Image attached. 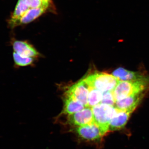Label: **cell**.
<instances>
[{
    "mask_svg": "<svg viewBox=\"0 0 149 149\" xmlns=\"http://www.w3.org/2000/svg\"><path fill=\"white\" fill-rule=\"evenodd\" d=\"M149 86V78L144 80L133 81L119 80L113 91L116 102L128 96L144 92Z\"/></svg>",
    "mask_w": 149,
    "mask_h": 149,
    "instance_id": "obj_1",
    "label": "cell"
},
{
    "mask_svg": "<svg viewBox=\"0 0 149 149\" xmlns=\"http://www.w3.org/2000/svg\"><path fill=\"white\" fill-rule=\"evenodd\" d=\"M90 87L103 93L114 91L119 80L112 74L104 72H97L85 78Z\"/></svg>",
    "mask_w": 149,
    "mask_h": 149,
    "instance_id": "obj_2",
    "label": "cell"
},
{
    "mask_svg": "<svg viewBox=\"0 0 149 149\" xmlns=\"http://www.w3.org/2000/svg\"><path fill=\"white\" fill-rule=\"evenodd\" d=\"M94 120L105 134L109 129L112 118L116 114L118 109L114 106L100 103L92 108Z\"/></svg>",
    "mask_w": 149,
    "mask_h": 149,
    "instance_id": "obj_3",
    "label": "cell"
},
{
    "mask_svg": "<svg viewBox=\"0 0 149 149\" xmlns=\"http://www.w3.org/2000/svg\"><path fill=\"white\" fill-rule=\"evenodd\" d=\"M90 88L85 79H83L70 87L65 93V95L71 97L87 107Z\"/></svg>",
    "mask_w": 149,
    "mask_h": 149,
    "instance_id": "obj_4",
    "label": "cell"
},
{
    "mask_svg": "<svg viewBox=\"0 0 149 149\" xmlns=\"http://www.w3.org/2000/svg\"><path fill=\"white\" fill-rule=\"evenodd\" d=\"M74 131L80 139L88 141L98 140L105 134L95 122L77 127L74 129Z\"/></svg>",
    "mask_w": 149,
    "mask_h": 149,
    "instance_id": "obj_5",
    "label": "cell"
},
{
    "mask_svg": "<svg viewBox=\"0 0 149 149\" xmlns=\"http://www.w3.org/2000/svg\"><path fill=\"white\" fill-rule=\"evenodd\" d=\"M68 122L70 125L77 127L95 122L92 108L87 107L80 111L70 115Z\"/></svg>",
    "mask_w": 149,
    "mask_h": 149,
    "instance_id": "obj_6",
    "label": "cell"
},
{
    "mask_svg": "<svg viewBox=\"0 0 149 149\" xmlns=\"http://www.w3.org/2000/svg\"><path fill=\"white\" fill-rule=\"evenodd\" d=\"M144 96V92L131 95L116 102L114 107L118 110L132 113L139 106Z\"/></svg>",
    "mask_w": 149,
    "mask_h": 149,
    "instance_id": "obj_7",
    "label": "cell"
},
{
    "mask_svg": "<svg viewBox=\"0 0 149 149\" xmlns=\"http://www.w3.org/2000/svg\"><path fill=\"white\" fill-rule=\"evenodd\" d=\"M112 74L120 81H133L148 79L149 77L139 72H134L118 68L114 70Z\"/></svg>",
    "mask_w": 149,
    "mask_h": 149,
    "instance_id": "obj_8",
    "label": "cell"
},
{
    "mask_svg": "<svg viewBox=\"0 0 149 149\" xmlns=\"http://www.w3.org/2000/svg\"><path fill=\"white\" fill-rule=\"evenodd\" d=\"M13 48L15 52L23 56L35 57L39 53L32 45L24 41H15L13 42Z\"/></svg>",
    "mask_w": 149,
    "mask_h": 149,
    "instance_id": "obj_9",
    "label": "cell"
},
{
    "mask_svg": "<svg viewBox=\"0 0 149 149\" xmlns=\"http://www.w3.org/2000/svg\"><path fill=\"white\" fill-rule=\"evenodd\" d=\"M131 113L129 112L118 110L116 114L111 120L109 131L118 130L123 128L128 122Z\"/></svg>",
    "mask_w": 149,
    "mask_h": 149,
    "instance_id": "obj_10",
    "label": "cell"
},
{
    "mask_svg": "<svg viewBox=\"0 0 149 149\" xmlns=\"http://www.w3.org/2000/svg\"><path fill=\"white\" fill-rule=\"evenodd\" d=\"M46 8H30L16 22L15 26L27 24L34 21L47 11Z\"/></svg>",
    "mask_w": 149,
    "mask_h": 149,
    "instance_id": "obj_11",
    "label": "cell"
},
{
    "mask_svg": "<svg viewBox=\"0 0 149 149\" xmlns=\"http://www.w3.org/2000/svg\"><path fill=\"white\" fill-rule=\"evenodd\" d=\"M85 108L84 105L69 96L65 95L63 113L71 115L80 111Z\"/></svg>",
    "mask_w": 149,
    "mask_h": 149,
    "instance_id": "obj_12",
    "label": "cell"
},
{
    "mask_svg": "<svg viewBox=\"0 0 149 149\" xmlns=\"http://www.w3.org/2000/svg\"><path fill=\"white\" fill-rule=\"evenodd\" d=\"M29 9L24 0H18L10 20L11 26L15 27L16 22Z\"/></svg>",
    "mask_w": 149,
    "mask_h": 149,
    "instance_id": "obj_13",
    "label": "cell"
},
{
    "mask_svg": "<svg viewBox=\"0 0 149 149\" xmlns=\"http://www.w3.org/2000/svg\"><path fill=\"white\" fill-rule=\"evenodd\" d=\"M103 93L95 88L90 87L88 97V106L92 108L101 103Z\"/></svg>",
    "mask_w": 149,
    "mask_h": 149,
    "instance_id": "obj_14",
    "label": "cell"
},
{
    "mask_svg": "<svg viewBox=\"0 0 149 149\" xmlns=\"http://www.w3.org/2000/svg\"><path fill=\"white\" fill-rule=\"evenodd\" d=\"M14 60L15 64L18 66H25L32 63L33 58L32 57L23 56L14 52L13 54Z\"/></svg>",
    "mask_w": 149,
    "mask_h": 149,
    "instance_id": "obj_15",
    "label": "cell"
},
{
    "mask_svg": "<svg viewBox=\"0 0 149 149\" xmlns=\"http://www.w3.org/2000/svg\"><path fill=\"white\" fill-rule=\"evenodd\" d=\"M30 8H46L49 9L52 4L46 2L44 0H24Z\"/></svg>",
    "mask_w": 149,
    "mask_h": 149,
    "instance_id": "obj_16",
    "label": "cell"
},
{
    "mask_svg": "<svg viewBox=\"0 0 149 149\" xmlns=\"http://www.w3.org/2000/svg\"><path fill=\"white\" fill-rule=\"evenodd\" d=\"M116 101L113 96V91L104 92L101 103L109 105L114 106Z\"/></svg>",
    "mask_w": 149,
    "mask_h": 149,
    "instance_id": "obj_17",
    "label": "cell"
},
{
    "mask_svg": "<svg viewBox=\"0 0 149 149\" xmlns=\"http://www.w3.org/2000/svg\"><path fill=\"white\" fill-rule=\"evenodd\" d=\"M46 2L49 3L50 4H52V0H44Z\"/></svg>",
    "mask_w": 149,
    "mask_h": 149,
    "instance_id": "obj_18",
    "label": "cell"
}]
</instances>
